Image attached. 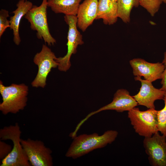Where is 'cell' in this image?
<instances>
[{"label":"cell","instance_id":"obj_1","mask_svg":"<svg viewBox=\"0 0 166 166\" xmlns=\"http://www.w3.org/2000/svg\"><path fill=\"white\" fill-rule=\"evenodd\" d=\"M118 133L114 130H109L101 135L94 133L91 134H83L74 137L65 156L75 159L93 150L103 148L111 144L117 138Z\"/></svg>","mask_w":166,"mask_h":166},{"label":"cell","instance_id":"obj_2","mask_svg":"<svg viewBox=\"0 0 166 166\" xmlns=\"http://www.w3.org/2000/svg\"><path fill=\"white\" fill-rule=\"evenodd\" d=\"M21 133L18 123L0 129L1 140H10L13 144L11 151L2 160L0 166H31L21 142Z\"/></svg>","mask_w":166,"mask_h":166},{"label":"cell","instance_id":"obj_3","mask_svg":"<svg viewBox=\"0 0 166 166\" xmlns=\"http://www.w3.org/2000/svg\"><path fill=\"white\" fill-rule=\"evenodd\" d=\"M28 87L24 84H12L5 86L0 81V93L2 102L0 110L5 115L9 113L16 114L24 109L27 105Z\"/></svg>","mask_w":166,"mask_h":166},{"label":"cell","instance_id":"obj_4","mask_svg":"<svg viewBox=\"0 0 166 166\" xmlns=\"http://www.w3.org/2000/svg\"><path fill=\"white\" fill-rule=\"evenodd\" d=\"M48 0H43L39 6H33L24 16L30 24L31 29L37 32V36L43 39L49 46L54 45L56 39L50 34L47 20Z\"/></svg>","mask_w":166,"mask_h":166},{"label":"cell","instance_id":"obj_5","mask_svg":"<svg viewBox=\"0 0 166 166\" xmlns=\"http://www.w3.org/2000/svg\"><path fill=\"white\" fill-rule=\"evenodd\" d=\"M157 113L155 109L141 111L135 107L128 111V117L135 132L140 136L148 137L159 132Z\"/></svg>","mask_w":166,"mask_h":166},{"label":"cell","instance_id":"obj_6","mask_svg":"<svg viewBox=\"0 0 166 166\" xmlns=\"http://www.w3.org/2000/svg\"><path fill=\"white\" fill-rule=\"evenodd\" d=\"M64 19L69 27L66 44L67 51L65 56L57 58V60L58 69L66 72L71 66L70 59L72 55L76 53L78 46L83 44L84 42L82 36L77 29L76 16L65 15Z\"/></svg>","mask_w":166,"mask_h":166},{"label":"cell","instance_id":"obj_7","mask_svg":"<svg viewBox=\"0 0 166 166\" xmlns=\"http://www.w3.org/2000/svg\"><path fill=\"white\" fill-rule=\"evenodd\" d=\"M57 59L51 49L46 45L43 44L41 51L35 55L33 59L34 63L38 67V70L35 78L31 83L33 87L44 88L46 85L47 77L51 69L58 66Z\"/></svg>","mask_w":166,"mask_h":166},{"label":"cell","instance_id":"obj_8","mask_svg":"<svg viewBox=\"0 0 166 166\" xmlns=\"http://www.w3.org/2000/svg\"><path fill=\"white\" fill-rule=\"evenodd\" d=\"M21 142L31 165H53L52 151L45 145L42 141L30 138L26 140L21 139Z\"/></svg>","mask_w":166,"mask_h":166},{"label":"cell","instance_id":"obj_9","mask_svg":"<svg viewBox=\"0 0 166 166\" xmlns=\"http://www.w3.org/2000/svg\"><path fill=\"white\" fill-rule=\"evenodd\" d=\"M143 147L152 166H166V136L159 132L144 137Z\"/></svg>","mask_w":166,"mask_h":166},{"label":"cell","instance_id":"obj_10","mask_svg":"<svg viewBox=\"0 0 166 166\" xmlns=\"http://www.w3.org/2000/svg\"><path fill=\"white\" fill-rule=\"evenodd\" d=\"M138 105L137 102L126 89H120L115 93L113 101L97 110L89 113L77 125L76 129L78 130L81 125L92 116L102 111L114 110L118 112L129 111Z\"/></svg>","mask_w":166,"mask_h":166},{"label":"cell","instance_id":"obj_11","mask_svg":"<svg viewBox=\"0 0 166 166\" xmlns=\"http://www.w3.org/2000/svg\"><path fill=\"white\" fill-rule=\"evenodd\" d=\"M134 76L143 77L145 80L152 82L161 79L165 66L162 63H151L141 58L129 61Z\"/></svg>","mask_w":166,"mask_h":166},{"label":"cell","instance_id":"obj_12","mask_svg":"<svg viewBox=\"0 0 166 166\" xmlns=\"http://www.w3.org/2000/svg\"><path fill=\"white\" fill-rule=\"evenodd\" d=\"M134 79L136 81H140L141 83L139 91L132 96L138 105L145 106L148 109H155V101L158 100H163L166 92L160 89L155 88L152 82L142 79L140 77L136 76Z\"/></svg>","mask_w":166,"mask_h":166},{"label":"cell","instance_id":"obj_13","mask_svg":"<svg viewBox=\"0 0 166 166\" xmlns=\"http://www.w3.org/2000/svg\"><path fill=\"white\" fill-rule=\"evenodd\" d=\"M98 0H84L79 7L76 16L77 27L83 32L96 19Z\"/></svg>","mask_w":166,"mask_h":166},{"label":"cell","instance_id":"obj_14","mask_svg":"<svg viewBox=\"0 0 166 166\" xmlns=\"http://www.w3.org/2000/svg\"><path fill=\"white\" fill-rule=\"evenodd\" d=\"M32 3L27 0H20L16 4L17 9L12 12L14 15L10 18V28L12 30L13 41L19 45L21 39L19 34V27L22 18L27 14L33 6Z\"/></svg>","mask_w":166,"mask_h":166},{"label":"cell","instance_id":"obj_15","mask_svg":"<svg viewBox=\"0 0 166 166\" xmlns=\"http://www.w3.org/2000/svg\"><path fill=\"white\" fill-rule=\"evenodd\" d=\"M117 3L111 0H98L96 19H102L104 24L109 25L116 23L118 17Z\"/></svg>","mask_w":166,"mask_h":166},{"label":"cell","instance_id":"obj_16","mask_svg":"<svg viewBox=\"0 0 166 166\" xmlns=\"http://www.w3.org/2000/svg\"><path fill=\"white\" fill-rule=\"evenodd\" d=\"M82 0H48V7L55 14L76 16Z\"/></svg>","mask_w":166,"mask_h":166},{"label":"cell","instance_id":"obj_17","mask_svg":"<svg viewBox=\"0 0 166 166\" xmlns=\"http://www.w3.org/2000/svg\"><path fill=\"white\" fill-rule=\"evenodd\" d=\"M117 3L118 18L125 23L129 22L131 10L140 5L139 0H117Z\"/></svg>","mask_w":166,"mask_h":166},{"label":"cell","instance_id":"obj_18","mask_svg":"<svg viewBox=\"0 0 166 166\" xmlns=\"http://www.w3.org/2000/svg\"><path fill=\"white\" fill-rule=\"evenodd\" d=\"M163 100L164 104V108L157 110V126L159 132L166 136V93Z\"/></svg>","mask_w":166,"mask_h":166},{"label":"cell","instance_id":"obj_19","mask_svg":"<svg viewBox=\"0 0 166 166\" xmlns=\"http://www.w3.org/2000/svg\"><path fill=\"white\" fill-rule=\"evenodd\" d=\"M139 1L140 5L152 17L158 11L163 2L162 0H139Z\"/></svg>","mask_w":166,"mask_h":166},{"label":"cell","instance_id":"obj_20","mask_svg":"<svg viewBox=\"0 0 166 166\" xmlns=\"http://www.w3.org/2000/svg\"><path fill=\"white\" fill-rule=\"evenodd\" d=\"M9 16V11L4 9L0 11V38L8 27H10V20L7 19Z\"/></svg>","mask_w":166,"mask_h":166},{"label":"cell","instance_id":"obj_21","mask_svg":"<svg viewBox=\"0 0 166 166\" xmlns=\"http://www.w3.org/2000/svg\"><path fill=\"white\" fill-rule=\"evenodd\" d=\"M12 148L10 145L0 141V159L2 160L7 156L12 151Z\"/></svg>","mask_w":166,"mask_h":166},{"label":"cell","instance_id":"obj_22","mask_svg":"<svg viewBox=\"0 0 166 166\" xmlns=\"http://www.w3.org/2000/svg\"><path fill=\"white\" fill-rule=\"evenodd\" d=\"M162 63L164 65L165 68L162 76L161 82L162 87L160 89L166 92V51L164 53V58Z\"/></svg>","mask_w":166,"mask_h":166},{"label":"cell","instance_id":"obj_23","mask_svg":"<svg viewBox=\"0 0 166 166\" xmlns=\"http://www.w3.org/2000/svg\"><path fill=\"white\" fill-rule=\"evenodd\" d=\"M163 2H164V3L166 4V0H162Z\"/></svg>","mask_w":166,"mask_h":166},{"label":"cell","instance_id":"obj_24","mask_svg":"<svg viewBox=\"0 0 166 166\" xmlns=\"http://www.w3.org/2000/svg\"><path fill=\"white\" fill-rule=\"evenodd\" d=\"M111 0L114 1V2H117V0Z\"/></svg>","mask_w":166,"mask_h":166}]
</instances>
